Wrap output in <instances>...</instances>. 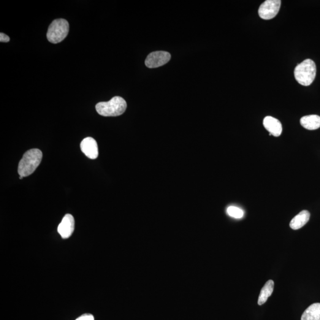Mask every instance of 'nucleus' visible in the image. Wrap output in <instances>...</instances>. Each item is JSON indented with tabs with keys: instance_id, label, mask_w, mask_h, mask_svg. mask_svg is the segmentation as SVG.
<instances>
[{
	"instance_id": "f257e3e1",
	"label": "nucleus",
	"mask_w": 320,
	"mask_h": 320,
	"mask_svg": "<svg viewBox=\"0 0 320 320\" xmlns=\"http://www.w3.org/2000/svg\"><path fill=\"white\" fill-rule=\"evenodd\" d=\"M42 159V151L38 149H32L27 151L19 162L18 175L23 177L31 175L39 166Z\"/></svg>"
},
{
	"instance_id": "20e7f679",
	"label": "nucleus",
	"mask_w": 320,
	"mask_h": 320,
	"mask_svg": "<svg viewBox=\"0 0 320 320\" xmlns=\"http://www.w3.org/2000/svg\"><path fill=\"white\" fill-rule=\"evenodd\" d=\"M69 23L63 18L53 20L49 26L47 32L48 41L53 43L61 42L69 32Z\"/></svg>"
},
{
	"instance_id": "39448f33",
	"label": "nucleus",
	"mask_w": 320,
	"mask_h": 320,
	"mask_svg": "<svg viewBox=\"0 0 320 320\" xmlns=\"http://www.w3.org/2000/svg\"><path fill=\"white\" fill-rule=\"evenodd\" d=\"M281 5L280 0H267L259 7L260 17L265 20H270L276 17L280 10Z\"/></svg>"
},
{
	"instance_id": "1a4fd4ad",
	"label": "nucleus",
	"mask_w": 320,
	"mask_h": 320,
	"mask_svg": "<svg viewBox=\"0 0 320 320\" xmlns=\"http://www.w3.org/2000/svg\"><path fill=\"white\" fill-rule=\"evenodd\" d=\"M264 125L266 129L269 132V135L274 137L280 136L283 132V126L281 122L272 116H267L264 119Z\"/></svg>"
},
{
	"instance_id": "6e6552de",
	"label": "nucleus",
	"mask_w": 320,
	"mask_h": 320,
	"mask_svg": "<svg viewBox=\"0 0 320 320\" xmlns=\"http://www.w3.org/2000/svg\"><path fill=\"white\" fill-rule=\"evenodd\" d=\"M80 148L83 153L89 159L94 160L98 157V145L94 138H85L81 142Z\"/></svg>"
},
{
	"instance_id": "f8f14e48",
	"label": "nucleus",
	"mask_w": 320,
	"mask_h": 320,
	"mask_svg": "<svg viewBox=\"0 0 320 320\" xmlns=\"http://www.w3.org/2000/svg\"><path fill=\"white\" fill-rule=\"evenodd\" d=\"M302 320H320V303H315L306 309Z\"/></svg>"
},
{
	"instance_id": "423d86ee",
	"label": "nucleus",
	"mask_w": 320,
	"mask_h": 320,
	"mask_svg": "<svg viewBox=\"0 0 320 320\" xmlns=\"http://www.w3.org/2000/svg\"><path fill=\"white\" fill-rule=\"evenodd\" d=\"M171 55L165 51H156L152 53L146 57L145 64L150 69H154L164 66L170 60Z\"/></svg>"
},
{
	"instance_id": "ddd939ff",
	"label": "nucleus",
	"mask_w": 320,
	"mask_h": 320,
	"mask_svg": "<svg viewBox=\"0 0 320 320\" xmlns=\"http://www.w3.org/2000/svg\"><path fill=\"white\" fill-rule=\"evenodd\" d=\"M274 282L272 280L268 281L260 292L258 300L259 305H262L267 302L268 298L272 294Z\"/></svg>"
},
{
	"instance_id": "2eb2a0df",
	"label": "nucleus",
	"mask_w": 320,
	"mask_h": 320,
	"mask_svg": "<svg viewBox=\"0 0 320 320\" xmlns=\"http://www.w3.org/2000/svg\"><path fill=\"white\" fill-rule=\"evenodd\" d=\"M76 320H94V317L90 314H85L81 316Z\"/></svg>"
},
{
	"instance_id": "f3484780",
	"label": "nucleus",
	"mask_w": 320,
	"mask_h": 320,
	"mask_svg": "<svg viewBox=\"0 0 320 320\" xmlns=\"http://www.w3.org/2000/svg\"><path fill=\"white\" fill-rule=\"evenodd\" d=\"M23 176H20V179H21H21H23Z\"/></svg>"
},
{
	"instance_id": "f03ea898",
	"label": "nucleus",
	"mask_w": 320,
	"mask_h": 320,
	"mask_svg": "<svg viewBox=\"0 0 320 320\" xmlns=\"http://www.w3.org/2000/svg\"><path fill=\"white\" fill-rule=\"evenodd\" d=\"M127 104L123 97L115 96L108 102H100L96 106L99 115L103 116H118L125 112Z\"/></svg>"
},
{
	"instance_id": "7ed1b4c3",
	"label": "nucleus",
	"mask_w": 320,
	"mask_h": 320,
	"mask_svg": "<svg viewBox=\"0 0 320 320\" xmlns=\"http://www.w3.org/2000/svg\"><path fill=\"white\" fill-rule=\"evenodd\" d=\"M317 69L315 62L312 59H306L295 67V79L301 85L308 86L315 79Z\"/></svg>"
},
{
	"instance_id": "9d476101",
	"label": "nucleus",
	"mask_w": 320,
	"mask_h": 320,
	"mask_svg": "<svg viewBox=\"0 0 320 320\" xmlns=\"http://www.w3.org/2000/svg\"><path fill=\"white\" fill-rule=\"evenodd\" d=\"M310 218V213L308 211H302L292 219L290 222V227L294 230L300 229L307 223Z\"/></svg>"
},
{
	"instance_id": "dca6fc26",
	"label": "nucleus",
	"mask_w": 320,
	"mask_h": 320,
	"mask_svg": "<svg viewBox=\"0 0 320 320\" xmlns=\"http://www.w3.org/2000/svg\"><path fill=\"white\" fill-rule=\"evenodd\" d=\"M10 41V37L3 33L0 34V42H8Z\"/></svg>"
},
{
	"instance_id": "9b49d317",
	"label": "nucleus",
	"mask_w": 320,
	"mask_h": 320,
	"mask_svg": "<svg viewBox=\"0 0 320 320\" xmlns=\"http://www.w3.org/2000/svg\"><path fill=\"white\" fill-rule=\"evenodd\" d=\"M302 126L308 130H316L320 127V116L312 115L303 116L300 120Z\"/></svg>"
},
{
	"instance_id": "4468645a",
	"label": "nucleus",
	"mask_w": 320,
	"mask_h": 320,
	"mask_svg": "<svg viewBox=\"0 0 320 320\" xmlns=\"http://www.w3.org/2000/svg\"><path fill=\"white\" fill-rule=\"evenodd\" d=\"M227 212L230 216L234 218H241L244 215L243 211L239 208L234 207V206L228 208Z\"/></svg>"
},
{
	"instance_id": "0eeeda50",
	"label": "nucleus",
	"mask_w": 320,
	"mask_h": 320,
	"mask_svg": "<svg viewBox=\"0 0 320 320\" xmlns=\"http://www.w3.org/2000/svg\"><path fill=\"white\" fill-rule=\"evenodd\" d=\"M75 221L74 217L71 214H67L58 227V232L64 239L71 237L74 231Z\"/></svg>"
}]
</instances>
